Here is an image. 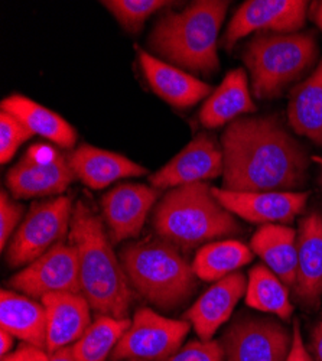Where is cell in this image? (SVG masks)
Segmentation results:
<instances>
[{"label": "cell", "mask_w": 322, "mask_h": 361, "mask_svg": "<svg viewBox=\"0 0 322 361\" xmlns=\"http://www.w3.org/2000/svg\"><path fill=\"white\" fill-rule=\"evenodd\" d=\"M223 190L283 192L305 184V149L275 117H240L221 136Z\"/></svg>", "instance_id": "obj_1"}, {"label": "cell", "mask_w": 322, "mask_h": 361, "mask_svg": "<svg viewBox=\"0 0 322 361\" xmlns=\"http://www.w3.org/2000/svg\"><path fill=\"white\" fill-rule=\"evenodd\" d=\"M70 242L77 250L81 295L99 315L128 318L132 286L111 247L101 219L82 200L77 201Z\"/></svg>", "instance_id": "obj_2"}, {"label": "cell", "mask_w": 322, "mask_h": 361, "mask_svg": "<svg viewBox=\"0 0 322 361\" xmlns=\"http://www.w3.org/2000/svg\"><path fill=\"white\" fill-rule=\"evenodd\" d=\"M228 2L197 0L181 12H166L149 37V48L166 61L192 73L218 71L217 38Z\"/></svg>", "instance_id": "obj_3"}, {"label": "cell", "mask_w": 322, "mask_h": 361, "mask_svg": "<svg viewBox=\"0 0 322 361\" xmlns=\"http://www.w3.org/2000/svg\"><path fill=\"white\" fill-rule=\"evenodd\" d=\"M152 223L158 237L180 250H192L240 233L236 219L206 183L172 188L156 205Z\"/></svg>", "instance_id": "obj_4"}, {"label": "cell", "mask_w": 322, "mask_h": 361, "mask_svg": "<svg viewBox=\"0 0 322 361\" xmlns=\"http://www.w3.org/2000/svg\"><path fill=\"white\" fill-rule=\"evenodd\" d=\"M120 262L130 286L161 311L181 308L198 288L192 264L161 237L128 243L120 250Z\"/></svg>", "instance_id": "obj_5"}, {"label": "cell", "mask_w": 322, "mask_h": 361, "mask_svg": "<svg viewBox=\"0 0 322 361\" xmlns=\"http://www.w3.org/2000/svg\"><path fill=\"white\" fill-rule=\"evenodd\" d=\"M318 55L314 34H259L244 49L243 61L256 99H276L305 74Z\"/></svg>", "instance_id": "obj_6"}, {"label": "cell", "mask_w": 322, "mask_h": 361, "mask_svg": "<svg viewBox=\"0 0 322 361\" xmlns=\"http://www.w3.org/2000/svg\"><path fill=\"white\" fill-rule=\"evenodd\" d=\"M73 201L56 197L34 202L25 220L18 227L8 249V263L12 267L31 264L58 243L71 228Z\"/></svg>", "instance_id": "obj_7"}, {"label": "cell", "mask_w": 322, "mask_h": 361, "mask_svg": "<svg viewBox=\"0 0 322 361\" xmlns=\"http://www.w3.org/2000/svg\"><path fill=\"white\" fill-rule=\"evenodd\" d=\"M190 328L185 319H172L151 308H140L110 361H166L181 348Z\"/></svg>", "instance_id": "obj_8"}, {"label": "cell", "mask_w": 322, "mask_h": 361, "mask_svg": "<svg viewBox=\"0 0 322 361\" xmlns=\"http://www.w3.org/2000/svg\"><path fill=\"white\" fill-rule=\"evenodd\" d=\"M294 333L280 322L254 315L234 319L220 343L225 361H287Z\"/></svg>", "instance_id": "obj_9"}, {"label": "cell", "mask_w": 322, "mask_h": 361, "mask_svg": "<svg viewBox=\"0 0 322 361\" xmlns=\"http://www.w3.org/2000/svg\"><path fill=\"white\" fill-rule=\"evenodd\" d=\"M308 5L305 0H249L231 18L223 47L230 51L253 32L297 34L305 25Z\"/></svg>", "instance_id": "obj_10"}, {"label": "cell", "mask_w": 322, "mask_h": 361, "mask_svg": "<svg viewBox=\"0 0 322 361\" xmlns=\"http://www.w3.org/2000/svg\"><path fill=\"white\" fill-rule=\"evenodd\" d=\"M25 296L42 299L51 293H81L78 256L70 243H58L8 282Z\"/></svg>", "instance_id": "obj_11"}, {"label": "cell", "mask_w": 322, "mask_h": 361, "mask_svg": "<svg viewBox=\"0 0 322 361\" xmlns=\"http://www.w3.org/2000/svg\"><path fill=\"white\" fill-rule=\"evenodd\" d=\"M223 172V147L210 135L199 133L162 169L151 175L149 183L161 191L204 183L221 176Z\"/></svg>", "instance_id": "obj_12"}, {"label": "cell", "mask_w": 322, "mask_h": 361, "mask_svg": "<svg viewBox=\"0 0 322 361\" xmlns=\"http://www.w3.org/2000/svg\"><path fill=\"white\" fill-rule=\"evenodd\" d=\"M217 201L231 214L254 224H289L306 205L309 192H233L213 188Z\"/></svg>", "instance_id": "obj_13"}, {"label": "cell", "mask_w": 322, "mask_h": 361, "mask_svg": "<svg viewBox=\"0 0 322 361\" xmlns=\"http://www.w3.org/2000/svg\"><path fill=\"white\" fill-rule=\"evenodd\" d=\"M161 191L142 184L117 185L101 198L103 219L113 243L136 238Z\"/></svg>", "instance_id": "obj_14"}, {"label": "cell", "mask_w": 322, "mask_h": 361, "mask_svg": "<svg viewBox=\"0 0 322 361\" xmlns=\"http://www.w3.org/2000/svg\"><path fill=\"white\" fill-rule=\"evenodd\" d=\"M75 179L68 158L63 154L56 152L49 161H39L27 150L8 172L6 184L16 200H27L61 194Z\"/></svg>", "instance_id": "obj_15"}, {"label": "cell", "mask_w": 322, "mask_h": 361, "mask_svg": "<svg viewBox=\"0 0 322 361\" xmlns=\"http://www.w3.org/2000/svg\"><path fill=\"white\" fill-rule=\"evenodd\" d=\"M247 281L242 272H234L216 282L197 302L184 314L199 340H213L217 329L228 321L234 308L246 295Z\"/></svg>", "instance_id": "obj_16"}, {"label": "cell", "mask_w": 322, "mask_h": 361, "mask_svg": "<svg viewBox=\"0 0 322 361\" xmlns=\"http://www.w3.org/2000/svg\"><path fill=\"white\" fill-rule=\"evenodd\" d=\"M41 302L47 312L48 354L73 345L92 325V307L81 293H51Z\"/></svg>", "instance_id": "obj_17"}, {"label": "cell", "mask_w": 322, "mask_h": 361, "mask_svg": "<svg viewBox=\"0 0 322 361\" xmlns=\"http://www.w3.org/2000/svg\"><path fill=\"white\" fill-rule=\"evenodd\" d=\"M142 71L151 88L175 109H190L213 94V88L181 68L166 64L143 49H137Z\"/></svg>", "instance_id": "obj_18"}, {"label": "cell", "mask_w": 322, "mask_h": 361, "mask_svg": "<svg viewBox=\"0 0 322 361\" xmlns=\"http://www.w3.org/2000/svg\"><path fill=\"white\" fill-rule=\"evenodd\" d=\"M298 270L294 286L299 302L318 308L322 298V216L311 213L299 223L297 238Z\"/></svg>", "instance_id": "obj_19"}, {"label": "cell", "mask_w": 322, "mask_h": 361, "mask_svg": "<svg viewBox=\"0 0 322 361\" xmlns=\"http://www.w3.org/2000/svg\"><path fill=\"white\" fill-rule=\"evenodd\" d=\"M67 158L75 176L92 190H103L119 179L148 173L126 157L92 145L78 146Z\"/></svg>", "instance_id": "obj_20"}, {"label": "cell", "mask_w": 322, "mask_h": 361, "mask_svg": "<svg viewBox=\"0 0 322 361\" xmlns=\"http://www.w3.org/2000/svg\"><path fill=\"white\" fill-rule=\"evenodd\" d=\"M298 234L285 224L260 226L253 234L250 247L272 272L287 286L294 288L298 270Z\"/></svg>", "instance_id": "obj_21"}, {"label": "cell", "mask_w": 322, "mask_h": 361, "mask_svg": "<svg viewBox=\"0 0 322 361\" xmlns=\"http://www.w3.org/2000/svg\"><path fill=\"white\" fill-rule=\"evenodd\" d=\"M256 111L247 84V74L243 68L230 71L213 94L204 103L199 111L201 123L216 129L237 120L239 116Z\"/></svg>", "instance_id": "obj_22"}, {"label": "cell", "mask_w": 322, "mask_h": 361, "mask_svg": "<svg viewBox=\"0 0 322 361\" xmlns=\"http://www.w3.org/2000/svg\"><path fill=\"white\" fill-rule=\"evenodd\" d=\"M0 325L15 338L47 351V312L37 300L4 289L0 295Z\"/></svg>", "instance_id": "obj_23"}, {"label": "cell", "mask_w": 322, "mask_h": 361, "mask_svg": "<svg viewBox=\"0 0 322 361\" xmlns=\"http://www.w3.org/2000/svg\"><path fill=\"white\" fill-rule=\"evenodd\" d=\"M2 110L15 116L34 135H39L64 149H71L77 142L75 129L64 117L22 94L4 99Z\"/></svg>", "instance_id": "obj_24"}, {"label": "cell", "mask_w": 322, "mask_h": 361, "mask_svg": "<svg viewBox=\"0 0 322 361\" xmlns=\"http://www.w3.org/2000/svg\"><path fill=\"white\" fill-rule=\"evenodd\" d=\"M287 120L298 135L322 146V59L315 71L292 90Z\"/></svg>", "instance_id": "obj_25"}, {"label": "cell", "mask_w": 322, "mask_h": 361, "mask_svg": "<svg viewBox=\"0 0 322 361\" xmlns=\"http://www.w3.org/2000/svg\"><path fill=\"white\" fill-rule=\"evenodd\" d=\"M253 260V250L237 240L213 242L198 249L192 269L198 279L218 282Z\"/></svg>", "instance_id": "obj_26"}, {"label": "cell", "mask_w": 322, "mask_h": 361, "mask_svg": "<svg viewBox=\"0 0 322 361\" xmlns=\"http://www.w3.org/2000/svg\"><path fill=\"white\" fill-rule=\"evenodd\" d=\"M246 304L260 312L278 315L283 321L294 314L287 286L266 264H256L249 272Z\"/></svg>", "instance_id": "obj_27"}, {"label": "cell", "mask_w": 322, "mask_h": 361, "mask_svg": "<svg viewBox=\"0 0 322 361\" xmlns=\"http://www.w3.org/2000/svg\"><path fill=\"white\" fill-rule=\"evenodd\" d=\"M132 321L99 315L82 337L71 345L78 361H107L119 344Z\"/></svg>", "instance_id": "obj_28"}, {"label": "cell", "mask_w": 322, "mask_h": 361, "mask_svg": "<svg viewBox=\"0 0 322 361\" xmlns=\"http://www.w3.org/2000/svg\"><path fill=\"white\" fill-rule=\"evenodd\" d=\"M126 31L136 34L155 12L172 5L165 0H104L101 2Z\"/></svg>", "instance_id": "obj_29"}, {"label": "cell", "mask_w": 322, "mask_h": 361, "mask_svg": "<svg viewBox=\"0 0 322 361\" xmlns=\"http://www.w3.org/2000/svg\"><path fill=\"white\" fill-rule=\"evenodd\" d=\"M32 136L34 133L15 116L0 110V162L8 164L19 146Z\"/></svg>", "instance_id": "obj_30"}, {"label": "cell", "mask_w": 322, "mask_h": 361, "mask_svg": "<svg viewBox=\"0 0 322 361\" xmlns=\"http://www.w3.org/2000/svg\"><path fill=\"white\" fill-rule=\"evenodd\" d=\"M166 361H225V353L220 341L194 340L180 348Z\"/></svg>", "instance_id": "obj_31"}, {"label": "cell", "mask_w": 322, "mask_h": 361, "mask_svg": "<svg viewBox=\"0 0 322 361\" xmlns=\"http://www.w3.org/2000/svg\"><path fill=\"white\" fill-rule=\"evenodd\" d=\"M25 208L16 202L6 190L0 192V249L5 250L9 238L23 217Z\"/></svg>", "instance_id": "obj_32"}, {"label": "cell", "mask_w": 322, "mask_h": 361, "mask_svg": "<svg viewBox=\"0 0 322 361\" xmlns=\"http://www.w3.org/2000/svg\"><path fill=\"white\" fill-rule=\"evenodd\" d=\"M49 354L31 344H20L15 351L2 358V361H48Z\"/></svg>", "instance_id": "obj_33"}, {"label": "cell", "mask_w": 322, "mask_h": 361, "mask_svg": "<svg viewBox=\"0 0 322 361\" xmlns=\"http://www.w3.org/2000/svg\"><path fill=\"white\" fill-rule=\"evenodd\" d=\"M292 333H294V341H292V348H290L287 361H314V358L311 357V354L308 353L304 344L301 326L298 321L294 322V329H292Z\"/></svg>", "instance_id": "obj_34"}, {"label": "cell", "mask_w": 322, "mask_h": 361, "mask_svg": "<svg viewBox=\"0 0 322 361\" xmlns=\"http://www.w3.org/2000/svg\"><path fill=\"white\" fill-rule=\"evenodd\" d=\"M312 354L314 361H322V319L312 331Z\"/></svg>", "instance_id": "obj_35"}, {"label": "cell", "mask_w": 322, "mask_h": 361, "mask_svg": "<svg viewBox=\"0 0 322 361\" xmlns=\"http://www.w3.org/2000/svg\"><path fill=\"white\" fill-rule=\"evenodd\" d=\"M13 338L15 337L11 333H8V331L0 329V355H2V358L12 353Z\"/></svg>", "instance_id": "obj_36"}, {"label": "cell", "mask_w": 322, "mask_h": 361, "mask_svg": "<svg viewBox=\"0 0 322 361\" xmlns=\"http://www.w3.org/2000/svg\"><path fill=\"white\" fill-rule=\"evenodd\" d=\"M48 361H78V360H77V357L74 355L73 348H71V345H70V347L61 348V350H58V351L49 354Z\"/></svg>", "instance_id": "obj_37"}, {"label": "cell", "mask_w": 322, "mask_h": 361, "mask_svg": "<svg viewBox=\"0 0 322 361\" xmlns=\"http://www.w3.org/2000/svg\"><path fill=\"white\" fill-rule=\"evenodd\" d=\"M311 16H312L314 22L318 25V27H321V31H322V2H315L312 5Z\"/></svg>", "instance_id": "obj_38"}, {"label": "cell", "mask_w": 322, "mask_h": 361, "mask_svg": "<svg viewBox=\"0 0 322 361\" xmlns=\"http://www.w3.org/2000/svg\"><path fill=\"white\" fill-rule=\"evenodd\" d=\"M318 183H319V185L322 187V172L319 173V179H318Z\"/></svg>", "instance_id": "obj_39"}, {"label": "cell", "mask_w": 322, "mask_h": 361, "mask_svg": "<svg viewBox=\"0 0 322 361\" xmlns=\"http://www.w3.org/2000/svg\"><path fill=\"white\" fill-rule=\"evenodd\" d=\"M130 361H137V360H130Z\"/></svg>", "instance_id": "obj_40"}]
</instances>
